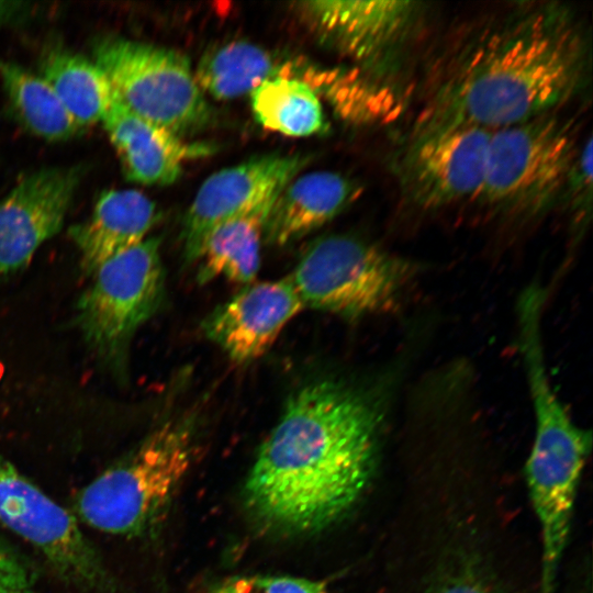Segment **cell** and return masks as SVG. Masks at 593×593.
Returning <instances> with one entry per match:
<instances>
[{
    "mask_svg": "<svg viewBox=\"0 0 593 593\" xmlns=\"http://www.w3.org/2000/svg\"><path fill=\"white\" fill-rule=\"evenodd\" d=\"M0 80L14 118L32 135L61 142L83 132L40 75L0 59Z\"/></svg>",
    "mask_w": 593,
    "mask_h": 593,
    "instance_id": "obj_21",
    "label": "cell"
},
{
    "mask_svg": "<svg viewBox=\"0 0 593 593\" xmlns=\"http://www.w3.org/2000/svg\"><path fill=\"white\" fill-rule=\"evenodd\" d=\"M276 198L211 232L198 259L199 282L224 277L237 283H249L256 278L266 221Z\"/></svg>",
    "mask_w": 593,
    "mask_h": 593,
    "instance_id": "obj_18",
    "label": "cell"
},
{
    "mask_svg": "<svg viewBox=\"0 0 593 593\" xmlns=\"http://www.w3.org/2000/svg\"><path fill=\"white\" fill-rule=\"evenodd\" d=\"M158 220L156 204L134 189H109L98 197L91 215L69 228L86 273L142 243Z\"/></svg>",
    "mask_w": 593,
    "mask_h": 593,
    "instance_id": "obj_16",
    "label": "cell"
},
{
    "mask_svg": "<svg viewBox=\"0 0 593 593\" xmlns=\"http://www.w3.org/2000/svg\"><path fill=\"white\" fill-rule=\"evenodd\" d=\"M38 12V5L31 2L0 1V27L24 23Z\"/></svg>",
    "mask_w": 593,
    "mask_h": 593,
    "instance_id": "obj_26",
    "label": "cell"
},
{
    "mask_svg": "<svg viewBox=\"0 0 593 593\" xmlns=\"http://www.w3.org/2000/svg\"><path fill=\"white\" fill-rule=\"evenodd\" d=\"M491 134L465 124L416 127L396 165L402 192L426 210L474 200L484 180Z\"/></svg>",
    "mask_w": 593,
    "mask_h": 593,
    "instance_id": "obj_10",
    "label": "cell"
},
{
    "mask_svg": "<svg viewBox=\"0 0 593 593\" xmlns=\"http://www.w3.org/2000/svg\"><path fill=\"white\" fill-rule=\"evenodd\" d=\"M360 194L350 178L331 170L294 177L278 193L269 211L264 238L284 246L332 221Z\"/></svg>",
    "mask_w": 593,
    "mask_h": 593,
    "instance_id": "obj_17",
    "label": "cell"
},
{
    "mask_svg": "<svg viewBox=\"0 0 593 593\" xmlns=\"http://www.w3.org/2000/svg\"><path fill=\"white\" fill-rule=\"evenodd\" d=\"M304 304L291 276L247 286L203 321L205 336L236 363L261 357Z\"/></svg>",
    "mask_w": 593,
    "mask_h": 593,
    "instance_id": "obj_14",
    "label": "cell"
},
{
    "mask_svg": "<svg viewBox=\"0 0 593 593\" xmlns=\"http://www.w3.org/2000/svg\"><path fill=\"white\" fill-rule=\"evenodd\" d=\"M592 138L578 152L568 175L561 199L567 202L573 219L583 223L592 208Z\"/></svg>",
    "mask_w": 593,
    "mask_h": 593,
    "instance_id": "obj_24",
    "label": "cell"
},
{
    "mask_svg": "<svg viewBox=\"0 0 593 593\" xmlns=\"http://www.w3.org/2000/svg\"><path fill=\"white\" fill-rule=\"evenodd\" d=\"M102 124L126 180L139 184H171L181 176L187 160L208 156L214 150L209 144L187 143L134 114L114 92Z\"/></svg>",
    "mask_w": 593,
    "mask_h": 593,
    "instance_id": "obj_15",
    "label": "cell"
},
{
    "mask_svg": "<svg viewBox=\"0 0 593 593\" xmlns=\"http://www.w3.org/2000/svg\"><path fill=\"white\" fill-rule=\"evenodd\" d=\"M190 417L171 418L150 432L76 499V512L90 527L137 537L156 527L169 510L197 457Z\"/></svg>",
    "mask_w": 593,
    "mask_h": 593,
    "instance_id": "obj_3",
    "label": "cell"
},
{
    "mask_svg": "<svg viewBox=\"0 0 593 593\" xmlns=\"http://www.w3.org/2000/svg\"><path fill=\"white\" fill-rule=\"evenodd\" d=\"M383 399L346 381L323 379L290 396L246 477L243 497L268 532H322L360 500L377 469Z\"/></svg>",
    "mask_w": 593,
    "mask_h": 593,
    "instance_id": "obj_1",
    "label": "cell"
},
{
    "mask_svg": "<svg viewBox=\"0 0 593 593\" xmlns=\"http://www.w3.org/2000/svg\"><path fill=\"white\" fill-rule=\"evenodd\" d=\"M195 593H328L324 581L286 574H236L216 579Z\"/></svg>",
    "mask_w": 593,
    "mask_h": 593,
    "instance_id": "obj_23",
    "label": "cell"
},
{
    "mask_svg": "<svg viewBox=\"0 0 593 593\" xmlns=\"http://www.w3.org/2000/svg\"><path fill=\"white\" fill-rule=\"evenodd\" d=\"M422 5L410 0H312L295 3V11L321 42L378 68L393 63L412 40Z\"/></svg>",
    "mask_w": 593,
    "mask_h": 593,
    "instance_id": "obj_11",
    "label": "cell"
},
{
    "mask_svg": "<svg viewBox=\"0 0 593 593\" xmlns=\"http://www.w3.org/2000/svg\"><path fill=\"white\" fill-rule=\"evenodd\" d=\"M85 167H46L23 176L0 201V273L26 267L63 227Z\"/></svg>",
    "mask_w": 593,
    "mask_h": 593,
    "instance_id": "obj_13",
    "label": "cell"
},
{
    "mask_svg": "<svg viewBox=\"0 0 593 593\" xmlns=\"http://www.w3.org/2000/svg\"><path fill=\"white\" fill-rule=\"evenodd\" d=\"M38 75L83 131L102 122L112 103L113 89L92 59L55 47L43 55Z\"/></svg>",
    "mask_w": 593,
    "mask_h": 593,
    "instance_id": "obj_19",
    "label": "cell"
},
{
    "mask_svg": "<svg viewBox=\"0 0 593 593\" xmlns=\"http://www.w3.org/2000/svg\"><path fill=\"white\" fill-rule=\"evenodd\" d=\"M309 161L300 154H266L209 176L197 191L183 220L187 261L198 260L211 232L276 198Z\"/></svg>",
    "mask_w": 593,
    "mask_h": 593,
    "instance_id": "obj_12",
    "label": "cell"
},
{
    "mask_svg": "<svg viewBox=\"0 0 593 593\" xmlns=\"http://www.w3.org/2000/svg\"><path fill=\"white\" fill-rule=\"evenodd\" d=\"M418 271L365 239L329 235L309 247L291 279L304 307L358 318L398 311Z\"/></svg>",
    "mask_w": 593,
    "mask_h": 593,
    "instance_id": "obj_4",
    "label": "cell"
},
{
    "mask_svg": "<svg viewBox=\"0 0 593 593\" xmlns=\"http://www.w3.org/2000/svg\"><path fill=\"white\" fill-rule=\"evenodd\" d=\"M530 401L535 434L525 477L541 534L539 593H553L592 440L590 432L574 424L553 391L540 390Z\"/></svg>",
    "mask_w": 593,
    "mask_h": 593,
    "instance_id": "obj_6",
    "label": "cell"
},
{
    "mask_svg": "<svg viewBox=\"0 0 593 593\" xmlns=\"http://www.w3.org/2000/svg\"><path fill=\"white\" fill-rule=\"evenodd\" d=\"M436 593H497L475 573L465 571L447 580Z\"/></svg>",
    "mask_w": 593,
    "mask_h": 593,
    "instance_id": "obj_25",
    "label": "cell"
},
{
    "mask_svg": "<svg viewBox=\"0 0 593 593\" xmlns=\"http://www.w3.org/2000/svg\"><path fill=\"white\" fill-rule=\"evenodd\" d=\"M92 60L123 105L148 122L180 137L209 123L210 107L184 55L107 35L93 42Z\"/></svg>",
    "mask_w": 593,
    "mask_h": 593,
    "instance_id": "obj_7",
    "label": "cell"
},
{
    "mask_svg": "<svg viewBox=\"0 0 593 593\" xmlns=\"http://www.w3.org/2000/svg\"><path fill=\"white\" fill-rule=\"evenodd\" d=\"M159 245L148 237L102 264L77 302L76 323L85 342L113 371L124 368L133 336L161 303Z\"/></svg>",
    "mask_w": 593,
    "mask_h": 593,
    "instance_id": "obj_8",
    "label": "cell"
},
{
    "mask_svg": "<svg viewBox=\"0 0 593 593\" xmlns=\"http://www.w3.org/2000/svg\"><path fill=\"white\" fill-rule=\"evenodd\" d=\"M578 152L571 124L551 113L492 130L474 200L505 215H539L561 199Z\"/></svg>",
    "mask_w": 593,
    "mask_h": 593,
    "instance_id": "obj_5",
    "label": "cell"
},
{
    "mask_svg": "<svg viewBox=\"0 0 593 593\" xmlns=\"http://www.w3.org/2000/svg\"><path fill=\"white\" fill-rule=\"evenodd\" d=\"M251 109L265 128L292 137H305L328 128L318 94L304 81L275 77L251 92Z\"/></svg>",
    "mask_w": 593,
    "mask_h": 593,
    "instance_id": "obj_22",
    "label": "cell"
},
{
    "mask_svg": "<svg viewBox=\"0 0 593 593\" xmlns=\"http://www.w3.org/2000/svg\"><path fill=\"white\" fill-rule=\"evenodd\" d=\"M588 43L558 3H527L485 27L459 52L417 127L521 123L567 102L581 88Z\"/></svg>",
    "mask_w": 593,
    "mask_h": 593,
    "instance_id": "obj_2",
    "label": "cell"
},
{
    "mask_svg": "<svg viewBox=\"0 0 593 593\" xmlns=\"http://www.w3.org/2000/svg\"><path fill=\"white\" fill-rule=\"evenodd\" d=\"M287 59L244 41L216 46L206 52L194 71L203 92L217 100L250 93L265 80L283 77Z\"/></svg>",
    "mask_w": 593,
    "mask_h": 593,
    "instance_id": "obj_20",
    "label": "cell"
},
{
    "mask_svg": "<svg viewBox=\"0 0 593 593\" xmlns=\"http://www.w3.org/2000/svg\"><path fill=\"white\" fill-rule=\"evenodd\" d=\"M0 524L71 583L98 592L112 590L110 574L76 517L1 455Z\"/></svg>",
    "mask_w": 593,
    "mask_h": 593,
    "instance_id": "obj_9",
    "label": "cell"
}]
</instances>
